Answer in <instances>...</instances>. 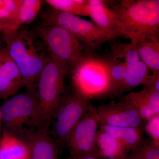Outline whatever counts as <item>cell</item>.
Wrapping results in <instances>:
<instances>
[{"mask_svg":"<svg viewBox=\"0 0 159 159\" xmlns=\"http://www.w3.org/2000/svg\"><path fill=\"white\" fill-rule=\"evenodd\" d=\"M1 40L20 71L23 87L36 89L39 74L50 58L43 43L36 34L21 27L3 33Z\"/></svg>","mask_w":159,"mask_h":159,"instance_id":"6da1fadb","label":"cell"},{"mask_svg":"<svg viewBox=\"0 0 159 159\" xmlns=\"http://www.w3.org/2000/svg\"><path fill=\"white\" fill-rule=\"evenodd\" d=\"M127 39L159 37V0H120L110 2Z\"/></svg>","mask_w":159,"mask_h":159,"instance_id":"7a4b0ae2","label":"cell"},{"mask_svg":"<svg viewBox=\"0 0 159 159\" xmlns=\"http://www.w3.org/2000/svg\"><path fill=\"white\" fill-rule=\"evenodd\" d=\"M69 73L65 66L50 57L37 81L36 131H49L51 120L65 94V80Z\"/></svg>","mask_w":159,"mask_h":159,"instance_id":"3957f363","label":"cell"},{"mask_svg":"<svg viewBox=\"0 0 159 159\" xmlns=\"http://www.w3.org/2000/svg\"><path fill=\"white\" fill-rule=\"evenodd\" d=\"M37 99L36 89H26L5 101L0 108L4 129L26 142L36 133Z\"/></svg>","mask_w":159,"mask_h":159,"instance_id":"277c9868","label":"cell"},{"mask_svg":"<svg viewBox=\"0 0 159 159\" xmlns=\"http://www.w3.org/2000/svg\"><path fill=\"white\" fill-rule=\"evenodd\" d=\"M74 89L91 99L108 97L110 81L107 58L85 52L70 71Z\"/></svg>","mask_w":159,"mask_h":159,"instance_id":"5b68a950","label":"cell"},{"mask_svg":"<svg viewBox=\"0 0 159 159\" xmlns=\"http://www.w3.org/2000/svg\"><path fill=\"white\" fill-rule=\"evenodd\" d=\"M36 34L43 43L50 57L65 66L69 73L86 52L73 34L60 26L43 23Z\"/></svg>","mask_w":159,"mask_h":159,"instance_id":"8992f818","label":"cell"},{"mask_svg":"<svg viewBox=\"0 0 159 159\" xmlns=\"http://www.w3.org/2000/svg\"><path fill=\"white\" fill-rule=\"evenodd\" d=\"M44 24L62 27L73 34L86 52H94L110 40L93 22L66 12L51 10L42 16Z\"/></svg>","mask_w":159,"mask_h":159,"instance_id":"52a82bcc","label":"cell"},{"mask_svg":"<svg viewBox=\"0 0 159 159\" xmlns=\"http://www.w3.org/2000/svg\"><path fill=\"white\" fill-rule=\"evenodd\" d=\"M91 99L75 90L64 95L54 113L49 133L61 145H65L68 138L79 120L92 103Z\"/></svg>","mask_w":159,"mask_h":159,"instance_id":"ba28073f","label":"cell"},{"mask_svg":"<svg viewBox=\"0 0 159 159\" xmlns=\"http://www.w3.org/2000/svg\"><path fill=\"white\" fill-rule=\"evenodd\" d=\"M99 125L97 108L92 104L72 131L66 142L70 155L99 154L96 136Z\"/></svg>","mask_w":159,"mask_h":159,"instance_id":"9c48e42d","label":"cell"},{"mask_svg":"<svg viewBox=\"0 0 159 159\" xmlns=\"http://www.w3.org/2000/svg\"><path fill=\"white\" fill-rule=\"evenodd\" d=\"M100 124L116 127H130L142 130L145 121L130 106L122 100H112L97 108Z\"/></svg>","mask_w":159,"mask_h":159,"instance_id":"30bf717a","label":"cell"},{"mask_svg":"<svg viewBox=\"0 0 159 159\" xmlns=\"http://www.w3.org/2000/svg\"><path fill=\"white\" fill-rule=\"evenodd\" d=\"M110 2L88 0L89 16L110 40L119 37L127 39L116 16L110 8Z\"/></svg>","mask_w":159,"mask_h":159,"instance_id":"8fae6325","label":"cell"},{"mask_svg":"<svg viewBox=\"0 0 159 159\" xmlns=\"http://www.w3.org/2000/svg\"><path fill=\"white\" fill-rule=\"evenodd\" d=\"M23 87L20 71L9 55L4 43L0 40V98L7 100Z\"/></svg>","mask_w":159,"mask_h":159,"instance_id":"7c38bea8","label":"cell"},{"mask_svg":"<svg viewBox=\"0 0 159 159\" xmlns=\"http://www.w3.org/2000/svg\"><path fill=\"white\" fill-rule=\"evenodd\" d=\"M136 111L145 122L159 114V93L150 92L143 89L139 92H130L119 97Z\"/></svg>","mask_w":159,"mask_h":159,"instance_id":"4fadbf2b","label":"cell"},{"mask_svg":"<svg viewBox=\"0 0 159 159\" xmlns=\"http://www.w3.org/2000/svg\"><path fill=\"white\" fill-rule=\"evenodd\" d=\"M29 146V159H57L60 143L52 138L49 131L38 132L26 142Z\"/></svg>","mask_w":159,"mask_h":159,"instance_id":"5bb4252c","label":"cell"},{"mask_svg":"<svg viewBox=\"0 0 159 159\" xmlns=\"http://www.w3.org/2000/svg\"><path fill=\"white\" fill-rule=\"evenodd\" d=\"M135 44L140 60L152 74H159V37L145 36L130 40Z\"/></svg>","mask_w":159,"mask_h":159,"instance_id":"9a60e30c","label":"cell"},{"mask_svg":"<svg viewBox=\"0 0 159 159\" xmlns=\"http://www.w3.org/2000/svg\"><path fill=\"white\" fill-rule=\"evenodd\" d=\"M96 145L99 155L103 159H125L129 152L118 140L99 128Z\"/></svg>","mask_w":159,"mask_h":159,"instance_id":"2e32d148","label":"cell"},{"mask_svg":"<svg viewBox=\"0 0 159 159\" xmlns=\"http://www.w3.org/2000/svg\"><path fill=\"white\" fill-rule=\"evenodd\" d=\"M28 144L3 129L0 139V159H29Z\"/></svg>","mask_w":159,"mask_h":159,"instance_id":"e0dca14e","label":"cell"},{"mask_svg":"<svg viewBox=\"0 0 159 159\" xmlns=\"http://www.w3.org/2000/svg\"><path fill=\"white\" fill-rule=\"evenodd\" d=\"M99 129L118 140L129 152L131 151L143 142V131L130 127H116L100 124Z\"/></svg>","mask_w":159,"mask_h":159,"instance_id":"ac0fdd59","label":"cell"},{"mask_svg":"<svg viewBox=\"0 0 159 159\" xmlns=\"http://www.w3.org/2000/svg\"><path fill=\"white\" fill-rule=\"evenodd\" d=\"M149 70L141 60L127 64L124 81L120 92V96L127 91L142 85Z\"/></svg>","mask_w":159,"mask_h":159,"instance_id":"d6986e66","label":"cell"},{"mask_svg":"<svg viewBox=\"0 0 159 159\" xmlns=\"http://www.w3.org/2000/svg\"><path fill=\"white\" fill-rule=\"evenodd\" d=\"M109 72L110 88L108 97H119L127 64L121 60L107 58Z\"/></svg>","mask_w":159,"mask_h":159,"instance_id":"ffe728a7","label":"cell"},{"mask_svg":"<svg viewBox=\"0 0 159 159\" xmlns=\"http://www.w3.org/2000/svg\"><path fill=\"white\" fill-rule=\"evenodd\" d=\"M54 10L74 15L89 16L88 0H47Z\"/></svg>","mask_w":159,"mask_h":159,"instance_id":"44dd1931","label":"cell"},{"mask_svg":"<svg viewBox=\"0 0 159 159\" xmlns=\"http://www.w3.org/2000/svg\"><path fill=\"white\" fill-rule=\"evenodd\" d=\"M111 57L121 60L126 64L140 61L135 44L133 41L129 43L113 42L111 44Z\"/></svg>","mask_w":159,"mask_h":159,"instance_id":"7402d4cb","label":"cell"},{"mask_svg":"<svg viewBox=\"0 0 159 159\" xmlns=\"http://www.w3.org/2000/svg\"><path fill=\"white\" fill-rule=\"evenodd\" d=\"M41 6L42 1L39 0H22L15 18L19 25L21 27L32 22L39 13Z\"/></svg>","mask_w":159,"mask_h":159,"instance_id":"603a6c76","label":"cell"},{"mask_svg":"<svg viewBox=\"0 0 159 159\" xmlns=\"http://www.w3.org/2000/svg\"><path fill=\"white\" fill-rule=\"evenodd\" d=\"M128 157L132 159H159V145L153 141L143 140L130 151Z\"/></svg>","mask_w":159,"mask_h":159,"instance_id":"cb8c5ba5","label":"cell"},{"mask_svg":"<svg viewBox=\"0 0 159 159\" xmlns=\"http://www.w3.org/2000/svg\"><path fill=\"white\" fill-rule=\"evenodd\" d=\"M22 0H0V19H14Z\"/></svg>","mask_w":159,"mask_h":159,"instance_id":"d4e9b609","label":"cell"},{"mask_svg":"<svg viewBox=\"0 0 159 159\" xmlns=\"http://www.w3.org/2000/svg\"><path fill=\"white\" fill-rule=\"evenodd\" d=\"M145 129L152 141L159 145V114L146 121Z\"/></svg>","mask_w":159,"mask_h":159,"instance_id":"484cf974","label":"cell"},{"mask_svg":"<svg viewBox=\"0 0 159 159\" xmlns=\"http://www.w3.org/2000/svg\"><path fill=\"white\" fill-rule=\"evenodd\" d=\"M142 85L143 89L148 92L159 93V74L148 75L145 77Z\"/></svg>","mask_w":159,"mask_h":159,"instance_id":"4316f807","label":"cell"},{"mask_svg":"<svg viewBox=\"0 0 159 159\" xmlns=\"http://www.w3.org/2000/svg\"><path fill=\"white\" fill-rule=\"evenodd\" d=\"M16 18L0 19V33L16 31L21 28Z\"/></svg>","mask_w":159,"mask_h":159,"instance_id":"83f0119b","label":"cell"},{"mask_svg":"<svg viewBox=\"0 0 159 159\" xmlns=\"http://www.w3.org/2000/svg\"><path fill=\"white\" fill-rule=\"evenodd\" d=\"M66 159H103L98 154L80 155L71 156Z\"/></svg>","mask_w":159,"mask_h":159,"instance_id":"f1b7e54d","label":"cell"},{"mask_svg":"<svg viewBox=\"0 0 159 159\" xmlns=\"http://www.w3.org/2000/svg\"><path fill=\"white\" fill-rule=\"evenodd\" d=\"M1 117H0V134H1Z\"/></svg>","mask_w":159,"mask_h":159,"instance_id":"f546056e","label":"cell"},{"mask_svg":"<svg viewBox=\"0 0 159 159\" xmlns=\"http://www.w3.org/2000/svg\"><path fill=\"white\" fill-rule=\"evenodd\" d=\"M125 159H132L131 158H130L128 157H126V158H125Z\"/></svg>","mask_w":159,"mask_h":159,"instance_id":"4dcf8cb0","label":"cell"}]
</instances>
